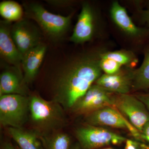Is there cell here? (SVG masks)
Instances as JSON below:
<instances>
[{
	"label": "cell",
	"instance_id": "cell-1",
	"mask_svg": "<svg viewBox=\"0 0 149 149\" xmlns=\"http://www.w3.org/2000/svg\"><path fill=\"white\" fill-rule=\"evenodd\" d=\"M101 52L76 59L58 74L55 85L53 100L65 110L71 109L102 74L100 66Z\"/></svg>",
	"mask_w": 149,
	"mask_h": 149
},
{
	"label": "cell",
	"instance_id": "cell-2",
	"mask_svg": "<svg viewBox=\"0 0 149 149\" xmlns=\"http://www.w3.org/2000/svg\"><path fill=\"white\" fill-rule=\"evenodd\" d=\"M29 118L34 129L41 135L59 130L65 126V110L54 100L47 101L40 96L29 97Z\"/></svg>",
	"mask_w": 149,
	"mask_h": 149
},
{
	"label": "cell",
	"instance_id": "cell-3",
	"mask_svg": "<svg viewBox=\"0 0 149 149\" xmlns=\"http://www.w3.org/2000/svg\"><path fill=\"white\" fill-rule=\"evenodd\" d=\"M25 8L27 16L35 20L44 33L51 39L61 38L69 28L72 14L67 16L54 14L35 3L26 5Z\"/></svg>",
	"mask_w": 149,
	"mask_h": 149
},
{
	"label": "cell",
	"instance_id": "cell-4",
	"mask_svg": "<svg viewBox=\"0 0 149 149\" xmlns=\"http://www.w3.org/2000/svg\"><path fill=\"white\" fill-rule=\"evenodd\" d=\"M29 118V97L0 96V123L3 127L21 128Z\"/></svg>",
	"mask_w": 149,
	"mask_h": 149
},
{
	"label": "cell",
	"instance_id": "cell-5",
	"mask_svg": "<svg viewBox=\"0 0 149 149\" xmlns=\"http://www.w3.org/2000/svg\"><path fill=\"white\" fill-rule=\"evenodd\" d=\"M75 135L82 149H95L110 144L119 145L126 141L124 137L110 130L89 124L77 128Z\"/></svg>",
	"mask_w": 149,
	"mask_h": 149
},
{
	"label": "cell",
	"instance_id": "cell-6",
	"mask_svg": "<svg viewBox=\"0 0 149 149\" xmlns=\"http://www.w3.org/2000/svg\"><path fill=\"white\" fill-rule=\"evenodd\" d=\"M113 107L115 108L141 133L149 121V113L146 106L136 96L129 94H114L112 96Z\"/></svg>",
	"mask_w": 149,
	"mask_h": 149
},
{
	"label": "cell",
	"instance_id": "cell-7",
	"mask_svg": "<svg viewBox=\"0 0 149 149\" xmlns=\"http://www.w3.org/2000/svg\"><path fill=\"white\" fill-rule=\"evenodd\" d=\"M113 94L98 85L93 84L71 109L75 113L86 115L105 107H113Z\"/></svg>",
	"mask_w": 149,
	"mask_h": 149
},
{
	"label": "cell",
	"instance_id": "cell-8",
	"mask_svg": "<svg viewBox=\"0 0 149 149\" xmlns=\"http://www.w3.org/2000/svg\"><path fill=\"white\" fill-rule=\"evenodd\" d=\"M11 35L17 48L22 56L42 42L39 29L27 19L16 22L11 28Z\"/></svg>",
	"mask_w": 149,
	"mask_h": 149
},
{
	"label": "cell",
	"instance_id": "cell-9",
	"mask_svg": "<svg viewBox=\"0 0 149 149\" xmlns=\"http://www.w3.org/2000/svg\"><path fill=\"white\" fill-rule=\"evenodd\" d=\"M133 70L126 67L114 74H102L95 84L112 94H128L132 89Z\"/></svg>",
	"mask_w": 149,
	"mask_h": 149
},
{
	"label": "cell",
	"instance_id": "cell-10",
	"mask_svg": "<svg viewBox=\"0 0 149 149\" xmlns=\"http://www.w3.org/2000/svg\"><path fill=\"white\" fill-rule=\"evenodd\" d=\"M10 22H0V54L4 60L22 72V56L17 48L11 35Z\"/></svg>",
	"mask_w": 149,
	"mask_h": 149
},
{
	"label": "cell",
	"instance_id": "cell-11",
	"mask_svg": "<svg viewBox=\"0 0 149 149\" xmlns=\"http://www.w3.org/2000/svg\"><path fill=\"white\" fill-rule=\"evenodd\" d=\"M85 120L89 125L109 126L127 130L125 116L112 106L107 107L86 115Z\"/></svg>",
	"mask_w": 149,
	"mask_h": 149
},
{
	"label": "cell",
	"instance_id": "cell-12",
	"mask_svg": "<svg viewBox=\"0 0 149 149\" xmlns=\"http://www.w3.org/2000/svg\"><path fill=\"white\" fill-rule=\"evenodd\" d=\"M94 25L93 9L89 4L84 3L70 37V41L76 44H82L91 40L94 35Z\"/></svg>",
	"mask_w": 149,
	"mask_h": 149
},
{
	"label": "cell",
	"instance_id": "cell-13",
	"mask_svg": "<svg viewBox=\"0 0 149 149\" xmlns=\"http://www.w3.org/2000/svg\"><path fill=\"white\" fill-rule=\"evenodd\" d=\"M47 47L42 43L24 54L22 61L23 79L27 85L32 83L38 74L45 55Z\"/></svg>",
	"mask_w": 149,
	"mask_h": 149
},
{
	"label": "cell",
	"instance_id": "cell-14",
	"mask_svg": "<svg viewBox=\"0 0 149 149\" xmlns=\"http://www.w3.org/2000/svg\"><path fill=\"white\" fill-rule=\"evenodd\" d=\"M27 85L22 73L16 68L6 69L0 75V96L7 95L27 96Z\"/></svg>",
	"mask_w": 149,
	"mask_h": 149
},
{
	"label": "cell",
	"instance_id": "cell-15",
	"mask_svg": "<svg viewBox=\"0 0 149 149\" xmlns=\"http://www.w3.org/2000/svg\"><path fill=\"white\" fill-rule=\"evenodd\" d=\"M110 14L115 23L127 35L138 37L143 34L142 29L134 24L125 9L118 2L114 1L112 4Z\"/></svg>",
	"mask_w": 149,
	"mask_h": 149
},
{
	"label": "cell",
	"instance_id": "cell-16",
	"mask_svg": "<svg viewBox=\"0 0 149 149\" xmlns=\"http://www.w3.org/2000/svg\"><path fill=\"white\" fill-rule=\"evenodd\" d=\"M8 131L19 149H44L40 139L41 134L35 129L24 130L22 128L10 127Z\"/></svg>",
	"mask_w": 149,
	"mask_h": 149
},
{
	"label": "cell",
	"instance_id": "cell-17",
	"mask_svg": "<svg viewBox=\"0 0 149 149\" xmlns=\"http://www.w3.org/2000/svg\"><path fill=\"white\" fill-rule=\"evenodd\" d=\"M149 88V47L145 52L143 63L133 70L132 89L142 90Z\"/></svg>",
	"mask_w": 149,
	"mask_h": 149
},
{
	"label": "cell",
	"instance_id": "cell-18",
	"mask_svg": "<svg viewBox=\"0 0 149 149\" xmlns=\"http://www.w3.org/2000/svg\"><path fill=\"white\" fill-rule=\"evenodd\" d=\"M40 139L46 149H70L71 147V139L65 133L41 135Z\"/></svg>",
	"mask_w": 149,
	"mask_h": 149
},
{
	"label": "cell",
	"instance_id": "cell-19",
	"mask_svg": "<svg viewBox=\"0 0 149 149\" xmlns=\"http://www.w3.org/2000/svg\"><path fill=\"white\" fill-rule=\"evenodd\" d=\"M23 13L21 6L14 1H3L0 3V14L6 21H18L22 19Z\"/></svg>",
	"mask_w": 149,
	"mask_h": 149
},
{
	"label": "cell",
	"instance_id": "cell-20",
	"mask_svg": "<svg viewBox=\"0 0 149 149\" xmlns=\"http://www.w3.org/2000/svg\"><path fill=\"white\" fill-rule=\"evenodd\" d=\"M100 58L112 60L121 65H125L131 68H132L133 64L137 62L135 55L132 52L126 50L102 52Z\"/></svg>",
	"mask_w": 149,
	"mask_h": 149
},
{
	"label": "cell",
	"instance_id": "cell-21",
	"mask_svg": "<svg viewBox=\"0 0 149 149\" xmlns=\"http://www.w3.org/2000/svg\"><path fill=\"white\" fill-rule=\"evenodd\" d=\"M100 66L105 74H114L119 71L122 65L112 60L101 58Z\"/></svg>",
	"mask_w": 149,
	"mask_h": 149
},
{
	"label": "cell",
	"instance_id": "cell-22",
	"mask_svg": "<svg viewBox=\"0 0 149 149\" xmlns=\"http://www.w3.org/2000/svg\"><path fill=\"white\" fill-rule=\"evenodd\" d=\"M140 145L137 142L130 140L125 141V149H140Z\"/></svg>",
	"mask_w": 149,
	"mask_h": 149
},
{
	"label": "cell",
	"instance_id": "cell-23",
	"mask_svg": "<svg viewBox=\"0 0 149 149\" xmlns=\"http://www.w3.org/2000/svg\"><path fill=\"white\" fill-rule=\"evenodd\" d=\"M142 140L149 142V121L146 123L141 132Z\"/></svg>",
	"mask_w": 149,
	"mask_h": 149
},
{
	"label": "cell",
	"instance_id": "cell-24",
	"mask_svg": "<svg viewBox=\"0 0 149 149\" xmlns=\"http://www.w3.org/2000/svg\"><path fill=\"white\" fill-rule=\"evenodd\" d=\"M136 97L145 105L149 110V94L139 95Z\"/></svg>",
	"mask_w": 149,
	"mask_h": 149
},
{
	"label": "cell",
	"instance_id": "cell-25",
	"mask_svg": "<svg viewBox=\"0 0 149 149\" xmlns=\"http://www.w3.org/2000/svg\"><path fill=\"white\" fill-rule=\"evenodd\" d=\"M142 17L144 21L146 22L149 27V10L143 11L142 12Z\"/></svg>",
	"mask_w": 149,
	"mask_h": 149
},
{
	"label": "cell",
	"instance_id": "cell-26",
	"mask_svg": "<svg viewBox=\"0 0 149 149\" xmlns=\"http://www.w3.org/2000/svg\"><path fill=\"white\" fill-rule=\"evenodd\" d=\"M1 149H16L10 143L6 142L3 144Z\"/></svg>",
	"mask_w": 149,
	"mask_h": 149
},
{
	"label": "cell",
	"instance_id": "cell-27",
	"mask_svg": "<svg viewBox=\"0 0 149 149\" xmlns=\"http://www.w3.org/2000/svg\"><path fill=\"white\" fill-rule=\"evenodd\" d=\"M70 149H82L79 143L74 144L70 148Z\"/></svg>",
	"mask_w": 149,
	"mask_h": 149
},
{
	"label": "cell",
	"instance_id": "cell-28",
	"mask_svg": "<svg viewBox=\"0 0 149 149\" xmlns=\"http://www.w3.org/2000/svg\"><path fill=\"white\" fill-rule=\"evenodd\" d=\"M102 149H114L113 148H111V147H108V148H105Z\"/></svg>",
	"mask_w": 149,
	"mask_h": 149
},
{
	"label": "cell",
	"instance_id": "cell-29",
	"mask_svg": "<svg viewBox=\"0 0 149 149\" xmlns=\"http://www.w3.org/2000/svg\"><path fill=\"white\" fill-rule=\"evenodd\" d=\"M17 149H19V148H17Z\"/></svg>",
	"mask_w": 149,
	"mask_h": 149
}]
</instances>
